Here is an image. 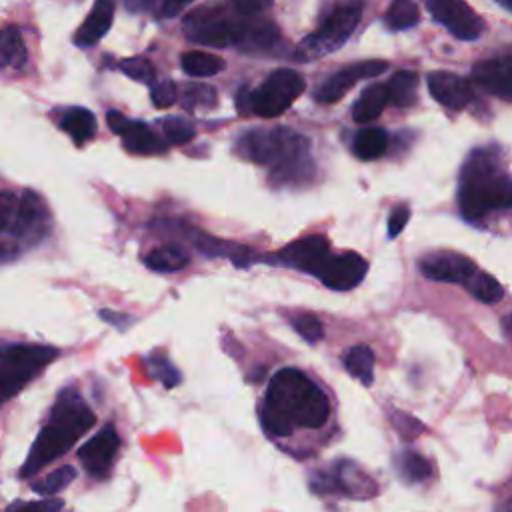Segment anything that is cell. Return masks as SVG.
<instances>
[{
  "mask_svg": "<svg viewBox=\"0 0 512 512\" xmlns=\"http://www.w3.org/2000/svg\"><path fill=\"white\" fill-rule=\"evenodd\" d=\"M162 130H164V136L170 144H184L190 138H194V126L188 120L178 118V116L164 118L162 120Z\"/></svg>",
  "mask_w": 512,
  "mask_h": 512,
  "instance_id": "74e56055",
  "label": "cell"
},
{
  "mask_svg": "<svg viewBox=\"0 0 512 512\" xmlns=\"http://www.w3.org/2000/svg\"><path fill=\"white\" fill-rule=\"evenodd\" d=\"M458 206L466 220H480L492 210L512 208V180L496 170L488 152H474L462 168Z\"/></svg>",
  "mask_w": 512,
  "mask_h": 512,
  "instance_id": "277c9868",
  "label": "cell"
},
{
  "mask_svg": "<svg viewBox=\"0 0 512 512\" xmlns=\"http://www.w3.org/2000/svg\"><path fill=\"white\" fill-rule=\"evenodd\" d=\"M390 420H392V424L396 426V430H398L404 438H414V436L422 434V430H424V426H422L414 416L404 414V412H394V414L390 416Z\"/></svg>",
  "mask_w": 512,
  "mask_h": 512,
  "instance_id": "ab89813d",
  "label": "cell"
},
{
  "mask_svg": "<svg viewBox=\"0 0 512 512\" xmlns=\"http://www.w3.org/2000/svg\"><path fill=\"white\" fill-rule=\"evenodd\" d=\"M234 8L244 14V16H254L258 12H264L266 8H270L272 0H232Z\"/></svg>",
  "mask_w": 512,
  "mask_h": 512,
  "instance_id": "b9f144b4",
  "label": "cell"
},
{
  "mask_svg": "<svg viewBox=\"0 0 512 512\" xmlns=\"http://www.w3.org/2000/svg\"><path fill=\"white\" fill-rule=\"evenodd\" d=\"M64 506V502L62 500H50V496L48 498H42V500H38V502H28V504H24V502H16V504H12L8 510H12V508H42V510H48V512H54V510H60Z\"/></svg>",
  "mask_w": 512,
  "mask_h": 512,
  "instance_id": "ee69618b",
  "label": "cell"
},
{
  "mask_svg": "<svg viewBox=\"0 0 512 512\" xmlns=\"http://www.w3.org/2000/svg\"><path fill=\"white\" fill-rule=\"evenodd\" d=\"M114 18V0H96L84 24L74 34V44L80 48L94 46L108 30Z\"/></svg>",
  "mask_w": 512,
  "mask_h": 512,
  "instance_id": "ffe728a7",
  "label": "cell"
},
{
  "mask_svg": "<svg viewBox=\"0 0 512 512\" xmlns=\"http://www.w3.org/2000/svg\"><path fill=\"white\" fill-rule=\"evenodd\" d=\"M60 130L66 132L76 146H82L96 134V118L88 108L74 106L62 112Z\"/></svg>",
  "mask_w": 512,
  "mask_h": 512,
  "instance_id": "7402d4cb",
  "label": "cell"
},
{
  "mask_svg": "<svg viewBox=\"0 0 512 512\" xmlns=\"http://www.w3.org/2000/svg\"><path fill=\"white\" fill-rule=\"evenodd\" d=\"M304 78L290 68H278L250 94L238 96V110L250 108L262 118L280 116L302 94Z\"/></svg>",
  "mask_w": 512,
  "mask_h": 512,
  "instance_id": "ba28073f",
  "label": "cell"
},
{
  "mask_svg": "<svg viewBox=\"0 0 512 512\" xmlns=\"http://www.w3.org/2000/svg\"><path fill=\"white\" fill-rule=\"evenodd\" d=\"M124 4H126V10H128V12L138 14V12H146V10H150L152 0H124Z\"/></svg>",
  "mask_w": 512,
  "mask_h": 512,
  "instance_id": "bcb514c9",
  "label": "cell"
},
{
  "mask_svg": "<svg viewBox=\"0 0 512 512\" xmlns=\"http://www.w3.org/2000/svg\"><path fill=\"white\" fill-rule=\"evenodd\" d=\"M428 12L458 40L472 42L482 36L484 20L464 0H426Z\"/></svg>",
  "mask_w": 512,
  "mask_h": 512,
  "instance_id": "30bf717a",
  "label": "cell"
},
{
  "mask_svg": "<svg viewBox=\"0 0 512 512\" xmlns=\"http://www.w3.org/2000/svg\"><path fill=\"white\" fill-rule=\"evenodd\" d=\"M290 324H292V328H294L306 342L314 344V342L322 340V334H324L322 322H320L314 314H310V312H300V314L292 316Z\"/></svg>",
  "mask_w": 512,
  "mask_h": 512,
  "instance_id": "8d00e7d4",
  "label": "cell"
},
{
  "mask_svg": "<svg viewBox=\"0 0 512 512\" xmlns=\"http://www.w3.org/2000/svg\"><path fill=\"white\" fill-rule=\"evenodd\" d=\"M98 314H100V318H102L104 322H108V324L116 326L118 330H124V328H128V326L134 322V318H132V316H128V314H120V312H114V310H100Z\"/></svg>",
  "mask_w": 512,
  "mask_h": 512,
  "instance_id": "7bdbcfd3",
  "label": "cell"
},
{
  "mask_svg": "<svg viewBox=\"0 0 512 512\" xmlns=\"http://www.w3.org/2000/svg\"><path fill=\"white\" fill-rule=\"evenodd\" d=\"M150 98H152V104L156 108H168L176 102L178 98V90H176V84L172 80H160L152 86L150 90Z\"/></svg>",
  "mask_w": 512,
  "mask_h": 512,
  "instance_id": "f35d334b",
  "label": "cell"
},
{
  "mask_svg": "<svg viewBox=\"0 0 512 512\" xmlns=\"http://www.w3.org/2000/svg\"><path fill=\"white\" fill-rule=\"evenodd\" d=\"M502 2H504V0H502ZM506 2H510V0H506Z\"/></svg>",
  "mask_w": 512,
  "mask_h": 512,
  "instance_id": "c3c4849f",
  "label": "cell"
},
{
  "mask_svg": "<svg viewBox=\"0 0 512 512\" xmlns=\"http://www.w3.org/2000/svg\"><path fill=\"white\" fill-rule=\"evenodd\" d=\"M108 128L118 134L126 146V150L136 154H156L164 150V142L152 132V128L140 120L126 118L118 110L106 112Z\"/></svg>",
  "mask_w": 512,
  "mask_h": 512,
  "instance_id": "9a60e30c",
  "label": "cell"
},
{
  "mask_svg": "<svg viewBox=\"0 0 512 512\" xmlns=\"http://www.w3.org/2000/svg\"><path fill=\"white\" fill-rule=\"evenodd\" d=\"M310 488L316 494H344L358 500L376 496L374 480L364 470H360V466L348 460L334 462L330 470H318L312 474Z\"/></svg>",
  "mask_w": 512,
  "mask_h": 512,
  "instance_id": "9c48e42d",
  "label": "cell"
},
{
  "mask_svg": "<svg viewBox=\"0 0 512 512\" xmlns=\"http://www.w3.org/2000/svg\"><path fill=\"white\" fill-rule=\"evenodd\" d=\"M238 152L252 162L268 166L274 180L282 184L304 182L314 172L308 138L286 126L256 128L242 134Z\"/></svg>",
  "mask_w": 512,
  "mask_h": 512,
  "instance_id": "7a4b0ae2",
  "label": "cell"
},
{
  "mask_svg": "<svg viewBox=\"0 0 512 512\" xmlns=\"http://www.w3.org/2000/svg\"><path fill=\"white\" fill-rule=\"evenodd\" d=\"M362 16V2H344L334 6L322 20L320 28L308 34L294 50V58L300 62L322 58L338 50L350 34L356 30Z\"/></svg>",
  "mask_w": 512,
  "mask_h": 512,
  "instance_id": "52a82bcc",
  "label": "cell"
},
{
  "mask_svg": "<svg viewBox=\"0 0 512 512\" xmlns=\"http://www.w3.org/2000/svg\"><path fill=\"white\" fill-rule=\"evenodd\" d=\"M58 350L44 344H8L0 352V398L8 402L42 372Z\"/></svg>",
  "mask_w": 512,
  "mask_h": 512,
  "instance_id": "8992f818",
  "label": "cell"
},
{
  "mask_svg": "<svg viewBox=\"0 0 512 512\" xmlns=\"http://www.w3.org/2000/svg\"><path fill=\"white\" fill-rule=\"evenodd\" d=\"M330 258V244L324 236H304L284 246L278 254H274V262L284 266L302 270L306 274L318 276L326 260Z\"/></svg>",
  "mask_w": 512,
  "mask_h": 512,
  "instance_id": "7c38bea8",
  "label": "cell"
},
{
  "mask_svg": "<svg viewBox=\"0 0 512 512\" xmlns=\"http://www.w3.org/2000/svg\"><path fill=\"white\" fill-rule=\"evenodd\" d=\"M466 288L476 300L486 304H494L504 296V288L500 286V282L488 272H480V270L472 274V278L466 282Z\"/></svg>",
  "mask_w": 512,
  "mask_h": 512,
  "instance_id": "4dcf8cb0",
  "label": "cell"
},
{
  "mask_svg": "<svg viewBox=\"0 0 512 512\" xmlns=\"http://www.w3.org/2000/svg\"><path fill=\"white\" fill-rule=\"evenodd\" d=\"M146 266L156 272H178L188 266L190 258L176 246H160L144 258Z\"/></svg>",
  "mask_w": 512,
  "mask_h": 512,
  "instance_id": "83f0119b",
  "label": "cell"
},
{
  "mask_svg": "<svg viewBox=\"0 0 512 512\" xmlns=\"http://www.w3.org/2000/svg\"><path fill=\"white\" fill-rule=\"evenodd\" d=\"M420 20V10L412 0H394L384 14V24L394 30H408Z\"/></svg>",
  "mask_w": 512,
  "mask_h": 512,
  "instance_id": "f1b7e54d",
  "label": "cell"
},
{
  "mask_svg": "<svg viewBox=\"0 0 512 512\" xmlns=\"http://www.w3.org/2000/svg\"><path fill=\"white\" fill-rule=\"evenodd\" d=\"M246 22H228L220 16L202 12L184 20V34L198 44L206 46H238Z\"/></svg>",
  "mask_w": 512,
  "mask_h": 512,
  "instance_id": "8fae6325",
  "label": "cell"
},
{
  "mask_svg": "<svg viewBox=\"0 0 512 512\" xmlns=\"http://www.w3.org/2000/svg\"><path fill=\"white\" fill-rule=\"evenodd\" d=\"M118 66H120V70H122L128 78H132V80H136V82H142V84H152L154 78H156V70H154L152 62L146 60V58H142V56L126 58V60H122Z\"/></svg>",
  "mask_w": 512,
  "mask_h": 512,
  "instance_id": "d590c367",
  "label": "cell"
},
{
  "mask_svg": "<svg viewBox=\"0 0 512 512\" xmlns=\"http://www.w3.org/2000/svg\"><path fill=\"white\" fill-rule=\"evenodd\" d=\"M388 102H390L388 84H372V86L364 88L362 94L358 96V100L354 102L352 118L358 124H368L384 112Z\"/></svg>",
  "mask_w": 512,
  "mask_h": 512,
  "instance_id": "44dd1931",
  "label": "cell"
},
{
  "mask_svg": "<svg viewBox=\"0 0 512 512\" xmlns=\"http://www.w3.org/2000/svg\"><path fill=\"white\" fill-rule=\"evenodd\" d=\"M144 362H146V370L150 372V376L160 380L166 388H174L180 384L182 376H180L178 368L162 352H154V354L146 356Z\"/></svg>",
  "mask_w": 512,
  "mask_h": 512,
  "instance_id": "d6a6232c",
  "label": "cell"
},
{
  "mask_svg": "<svg viewBox=\"0 0 512 512\" xmlns=\"http://www.w3.org/2000/svg\"><path fill=\"white\" fill-rule=\"evenodd\" d=\"M396 470L398 474L408 480V482H422L424 478L430 476V464L424 456L412 452V450H404L396 456Z\"/></svg>",
  "mask_w": 512,
  "mask_h": 512,
  "instance_id": "1f68e13d",
  "label": "cell"
},
{
  "mask_svg": "<svg viewBox=\"0 0 512 512\" xmlns=\"http://www.w3.org/2000/svg\"><path fill=\"white\" fill-rule=\"evenodd\" d=\"M76 478V468L72 466H60L54 472H50L42 482H36L32 486V490L40 496H54L60 490H64L66 486L72 484V480Z\"/></svg>",
  "mask_w": 512,
  "mask_h": 512,
  "instance_id": "836d02e7",
  "label": "cell"
},
{
  "mask_svg": "<svg viewBox=\"0 0 512 512\" xmlns=\"http://www.w3.org/2000/svg\"><path fill=\"white\" fill-rule=\"evenodd\" d=\"M388 148V134L382 128H362L352 140V152L360 160H374Z\"/></svg>",
  "mask_w": 512,
  "mask_h": 512,
  "instance_id": "cb8c5ba5",
  "label": "cell"
},
{
  "mask_svg": "<svg viewBox=\"0 0 512 512\" xmlns=\"http://www.w3.org/2000/svg\"><path fill=\"white\" fill-rule=\"evenodd\" d=\"M0 212V226L6 238L4 244L14 242V252L18 250V244L30 246L42 240L48 230V208L32 190H24L18 198L8 190L2 192Z\"/></svg>",
  "mask_w": 512,
  "mask_h": 512,
  "instance_id": "5b68a950",
  "label": "cell"
},
{
  "mask_svg": "<svg viewBox=\"0 0 512 512\" xmlns=\"http://www.w3.org/2000/svg\"><path fill=\"white\" fill-rule=\"evenodd\" d=\"M0 48H2V64L4 66H12V68L24 66L28 54H26V46H24L22 36L16 26H6L2 30Z\"/></svg>",
  "mask_w": 512,
  "mask_h": 512,
  "instance_id": "f546056e",
  "label": "cell"
},
{
  "mask_svg": "<svg viewBox=\"0 0 512 512\" xmlns=\"http://www.w3.org/2000/svg\"><path fill=\"white\" fill-rule=\"evenodd\" d=\"M388 68V62L384 60H366L358 62L352 66H346L332 76H328L316 90H314V100L320 104H332L340 100L358 80L372 78L382 74Z\"/></svg>",
  "mask_w": 512,
  "mask_h": 512,
  "instance_id": "4fadbf2b",
  "label": "cell"
},
{
  "mask_svg": "<svg viewBox=\"0 0 512 512\" xmlns=\"http://www.w3.org/2000/svg\"><path fill=\"white\" fill-rule=\"evenodd\" d=\"M368 264L366 260L356 252H346L340 256H330L322 270L318 272V280L332 290H352L358 286L366 276Z\"/></svg>",
  "mask_w": 512,
  "mask_h": 512,
  "instance_id": "2e32d148",
  "label": "cell"
},
{
  "mask_svg": "<svg viewBox=\"0 0 512 512\" xmlns=\"http://www.w3.org/2000/svg\"><path fill=\"white\" fill-rule=\"evenodd\" d=\"M120 448V436L112 424L102 426L88 442L78 448V460L90 476H106Z\"/></svg>",
  "mask_w": 512,
  "mask_h": 512,
  "instance_id": "5bb4252c",
  "label": "cell"
},
{
  "mask_svg": "<svg viewBox=\"0 0 512 512\" xmlns=\"http://www.w3.org/2000/svg\"><path fill=\"white\" fill-rule=\"evenodd\" d=\"M92 424L94 412L90 406L74 388H64L50 410L48 424L32 442L30 452L20 468V476L28 478L52 460L66 454L76 444V440L92 428Z\"/></svg>",
  "mask_w": 512,
  "mask_h": 512,
  "instance_id": "3957f363",
  "label": "cell"
},
{
  "mask_svg": "<svg viewBox=\"0 0 512 512\" xmlns=\"http://www.w3.org/2000/svg\"><path fill=\"white\" fill-rule=\"evenodd\" d=\"M408 218H410L408 206H396L392 210V214L388 216V236L390 238L398 236L404 230V226L408 224Z\"/></svg>",
  "mask_w": 512,
  "mask_h": 512,
  "instance_id": "60d3db41",
  "label": "cell"
},
{
  "mask_svg": "<svg viewBox=\"0 0 512 512\" xmlns=\"http://www.w3.org/2000/svg\"><path fill=\"white\" fill-rule=\"evenodd\" d=\"M420 272L436 282H452L466 284L472 274L478 270L476 264L456 252H434L420 260Z\"/></svg>",
  "mask_w": 512,
  "mask_h": 512,
  "instance_id": "e0dca14e",
  "label": "cell"
},
{
  "mask_svg": "<svg viewBox=\"0 0 512 512\" xmlns=\"http://www.w3.org/2000/svg\"><path fill=\"white\" fill-rule=\"evenodd\" d=\"M280 40V32L272 22H246L242 40L238 48L246 52H260V50H272Z\"/></svg>",
  "mask_w": 512,
  "mask_h": 512,
  "instance_id": "603a6c76",
  "label": "cell"
},
{
  "mask_svg": "<svg viewBox=\"0 0 512 512\" xmlns=\"http://www.w3.org/2000/svg\"><path fill=\"white\" fill-rule=\"evenodd\" d=\"M190 2H194V0H162L158 16H160V18H172V16H176L186 4H190Z\"/></svg>",
  "mask_w": 512,
  "mask_h": 512,
  "instance_id": "f6af8a7d",
  "label": "cell"
},
{
  "mask_svg": "<svg viewBox=\"0 0 512 512\" xmlns=\"http://www.w3.org/2000/svg\"><path fill=\"white\" fill-rule=\"evenodd\" d=\"M388 92H390V102L394 106H400V108L412 106L418 92V74L412 70L396 72L388 82Z\"/></svg>",
  "mask_w": 512,
  "mask_h": 512,
  "instance_id": "4316f807",
  "label": "cell"
},
{
  "mask_svg": "<svg viewBox=\"0 0 512 512\" xmlns=\"http://www.w3.org/2000/svg\"><path fill=\"white\" fill-rule=\"evenodd\" d=\"M426 80H428V90L432 98L446 108L462 110L472 100L470 84L452 72H442V70L430 72Z\"/></svg>",
  "mask_w": 512,
  "mask_h": 512,
  "instance_id": "d6986e66",
  "label": "cell"
},
{
  "mask_svg": "<svg viewBox=\"0 0 512 512\" xmlns=\"http://www.w3.org/2000/svg\"><path fill=\"white\" fill-rule=\"evenodd\" d=\"M180 66L188 76L194 78H208V76H216L218 72H222L226 68V62L218 56H212L208 52H200V50H192V52H184L180 58Z\"/></svg>",
  "mask_w": 512,
  "mask_h": 512,
  "instance_id": "484cf974",
  "label": "cell"
},
{
  "mask_svg": "<svg viewBox=\"0 0 512 512\" xmlns=\"http://www.w3.org/2000/svg\"><path fill=\"white\" fill-rule=\"evenodd\" d=\"M508 326H510V330H512V316L508 318Z\"/></svg>",
  "mask_w": 512,
  "mask_h": 512,
  "instance_id": "7dc6e473",
  "label": "cell"
},
{
  "mask_svg": "<svg viewBox=\"0 0 512 512\" xmlns=\"http://www.w3.org/2000/svg\"><path fill=\"white\" fill-rule=\"evenodd\" d=\"M182 102H184V108L188 110L212 108L216 106V90L208 84H188L184 86Z\"/></svg>",
  "mask_w": 512,
  "mask_h": 512,
  "instance_id": "e575fe53",
  "label": "cell"
},
{
  "mask_svg": "<svg viewBox=\"0 0 512 512\" xmlns=\"http://www.w3.org/2000/svg\"><path fill=\"white\" fill-rule=\"evenodd\" d=\"M346 370L358 378L364 386H370L374 380V352L366 344H356L344 354Z\"/></svg>",
  "mask_w": 512,
  "mask_h": 512,
  "instance_id": "d4e9b609",
  "label": "cell"
},
{
  "mask_svg": "<svg viewBox=\"0 0 512 512\" xmlns=\"http://www.w3.org/2000/svg\"><path fill=\"white\" fill-rule=\"evenodd\" d=\"M472 80L486 92L512 102V54L478 62L472 68Z\"/></svg>",
  "mask_w": 512,
  "mask_h": 512,
  "instance_id": "ac0fdd59",
  "label": "cell"
},
{
  "mask_svg": "<svg viewBox=\"0 0 512 512\" xmlns=\"http://www.w3.org/2000/svg\"><path fill=\"white\" fill-rule=\"evenodd\" d=\"M328 414L326 394L298 368H280L272 376L260 408L262 426L272 436H288L294 428H320Z\"/></svg>",
  "mask_w": 512,
  "mask_h": 512,
  "instance_id": "6da1fadb",
  "label": "cell"
}]
</instances>
